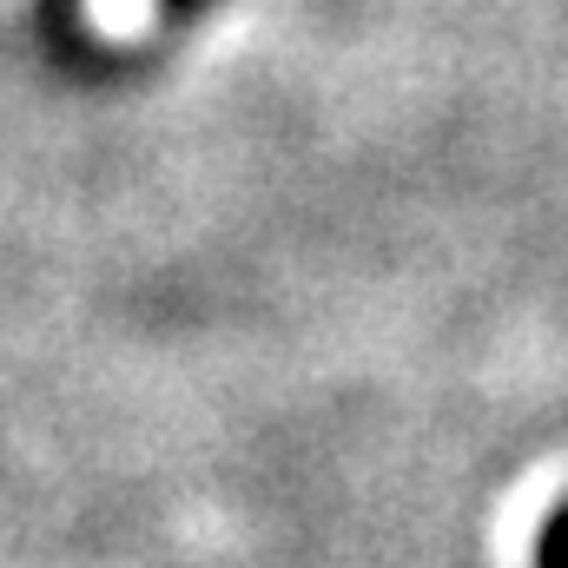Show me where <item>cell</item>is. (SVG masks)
Segmentation results:
<instances>
[{
    "label": "cell",
    "mask_w": 568,
    "mask_h": 568,
    "mask_svg": "<svg viewBox=\"0 0 568 568\" xmlns=\"http://www.w3.org/2000/svg\"><path fill=\"white\" fill-rule=\"evenodd\" d=\"M536 568H568V503L542 523V536H536Z\"/></svg>",
    "instance_id": "obj_1"
}]
</instances>
